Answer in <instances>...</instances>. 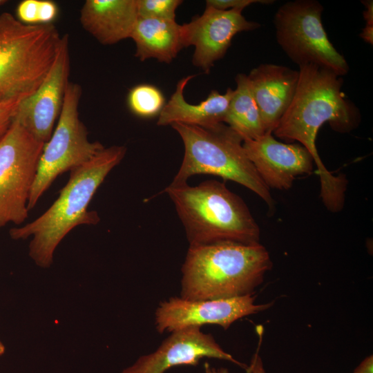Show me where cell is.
<instances>
[{
    "label": "cell",
    "instance_id": "7",
    "mask_svg": "<svg viewBox=\"0 0 373 373\" xmlns=\"http://www.w3.org/2000/svg\"><path fill=\"white\" fill-rule=\"evenodd\" d=\"M81 95V86L69 82L57 124L44 144L39 160L28 198V211L59 175L82 165L104 148L100 142L89 140L87 129L79 119Z\"/></svg>",
    "mask_w": 373,
    "mask_h": 373
},
{
    "label": "cell",
    "instance_id": "3",
    "mask_svg": "<svg viewBox=\"0 0 373 373\" xmlns=\"http://www.w3.org/2000/svg\"><path fill=\"white\" fill-rule=\"evenodd\" d=\"M271 266L270 255L260 242L189 245L181 269L180 297L197 300L254 294Z\"/></svg>",
    "mask_w": 373,
    "mask_h": 373
},
{
    "label": "cell",
    "instance_id": "21",
    "mask_svg": "<svg viewBox=\"0 0 373 373\" xmlns=\"http://www.w3.org/2000/svg\"><path fill=\"white\" fill-rule=\"evenodd\" d=\"M180 0H137L138 17L164 20H175V11Z\"/></svg>",
    "mask_w": 373,
    "mask_h": 373
},
{
    "label": "cell",
    "instance_id": "17",
    "mask_svg": "<svg viewBox=\"0 0 373 373\" xmlns=\"http://www.w3.org/2000/svg\"><path fill=\"white\" fill-rule=\"evenodd\" d=\"M195 75L180 79L169 102L159 114L158 126L182 123L204 128H211L223 123L234 90L228 88L224 94L211 90L207 97L198 104L186 102L184 90Z\"/></svg>",
    "mask_w": 373,
    "mask_h": 373
},
{
    "label": "cell",
    "instance_id": "12",
    "mask_svg": "<svg viewBox=\"0 0 373 373\" xmlns=\"http://www.w3.org/2000/svg\"><path fill=\"white\" fill-rule=\"evenodd\" d=\"M242 10H221L206 6L202 15L182 25L184 48L195 46L192 59L195 66L209 73L214 62L224 56L236 34L260 26L247 20Z\"/></svg>",
    "mask_w": 373,
    "mask_h": 373
},
{
    "label": "cell",
    "instance_id": "18",
    "mask_svg": "<svg viewBox=\"0 0 373 373\" xmlns=\"http://www.w3.org/2000/svg\"><path fill=\"white\" fill-rule=\"evenodd\" d=\"M131 38L141 61L153 58L169 64L184 48L182 25L175 20L138 17Z\"/></svg>",
    "mask_w": 373,
    "mask_h": 373
},
{
    "label": "cell",
    "instance_id": "10",
    "mask_svg": "<svg viewBox=\"0 0 373 373\" xmlns=\"http://www.w3.org/2000/svg\"><path fill=\"white\" fill-rule=\"evenodd\" d=\"M254 294L221 299L191 300L171 297L155 314L157 331L173 332L189 327L217 325L228 329L236 321L264 311L271 303L256 304Z\"/></svg>",
    "mask_w": 373,
    "mask_h": 373
},
{
    "label": "cell",
    "instance_id": "1",
    "mask_svg": "<svg viewBox=\"0 0 373 373\" xmlns=\"http://www.w3.org/2000/svg\"><path fill=\"white\" fill-rule=\"evenodd\" d=\"M298 73L294 97L272 133L285 141H297L307 149L318 169L323 202L328 210L336 212L343 207L347 180L326 169L316 149V136L325 123L337 132L353 130L359 124L360 112L343 92L341 76L313 64L299 66Z\"/></svg>",
    "mask_w": 373,
    "mask_h": 373
},
{
    "label": "cell",
    "instance_id": "9",
    "mask_svg": "<svg viewBox=\"0 0 373 373\" xmlns=\"http://www.w3.org/2000/svg\"><path fill=\"white\" fill-rule=\"evenodd\" d=\"M13 120L0 140V229L8 223L22 224L44 146Z\"/></svg>",
    "mask_w": 373,
    "mask_h": 373
},
{
    "label": "cell",
    "instance_id": "27",
    "mask_svg": "<svg viewBox=\"0 0 373 373\" xmlns=\"http://www.w3.org/2000/svg\"><path fill=\"white\" fill-rule=\"evenodd\" d=\"M247 373H266L260 356L256 352L253 356L250 365L247 366Z\"/></svg>",
    "mask_w": 373,
    "mask_h": 373
},
{
    "label": "cell",
    "instance_id": "8",
    "mask_svg": "<svg viewBox=\"0 0 373 373\" xmlns=\"http://www.w3.org/2000/svg\"><path fill=\"white\" fill-rule=\"evenodd\" d=\"M323 9L316 0L283 4L274 18L276 41L298 66L316 65L342 77L348 73L349 65L327 37L322 22Z\"/></svg>",
    "mask_w": 373,
    "mask_h": 373
},
{
    "label": "cell",
    "instance_id": "29",
    "mask_svg": "<svg viewBox=\"0 0 373 373\" xmlns=\"http://www.w3.org/2000/svg\"><path fill=\"white\" fill-rule=\"evenodd\" d=\"M206 373H228V370L225 368H213L211 367L207 363L205 364Z\"/></svg>",
    "mask_w": 373,
    "mask_h": 373
},
{
    "label": "cell",
    "instance_id": "4",
    "mask_svg": "<svg viewBox=\"0 0 373 373\" xmlns=\"http://www.w3.org/2000/svg\"><path fill=\"white\" fill-rule=\"evenodd\" d=\"M164 192L175 207L189 245L260 242V228L248 207L224 182L210 180L196 186L171 182Z\"/></svg>",
    "mask_w": 373,
    "mask_h": 373
},
{
    "label": "cell",
    "instance_id": "14",
    "mask_svg": "<svg viewBox=\"0 0 373 373\" xmlns=\"http://www.w3.org/2000/svg\"><path fill=\"white\" fill-rule=\"evenodd\" d=\"M243 148L269 189H289L296 177L313 170L314 162L307 149L299 143L280 142L271 131L256 139L243 141Z\"/></svg>",
    "mask_w": 373,
    "mask_h": 373
},
{
    "label": "cell",
    "instance_id": "26",
    "mask_svg": "<svg viewBox=\"0 0 373 373\" xmlns=\"http://www.w3.org/2000/svg\"><path fill=\"white\" fill-rule=\"evenodd\" d=\"M58 14L57 4L49 0H39V23H51Z\"/></svg>",
    "mask_w": 373,
    "mask_h": 373
},
{
    "label": "cell",
    "instance_id": "6",
    "mask_svg": "<svg viewBox=\"0 0 373 373\" xmlns=\"http://www.w3.org/2000/svg\"><path fill=\"white\" fill-rule=\"evenodd\" d=\"M181 137L184 153L172 183L187 182L195 175L219 176L238 183L262 198L271 211L274 202L249 160L242 139L224 123L204 128L182 123L171 124Z\"/></svg>",
    "mask_w": 373,
    "mask_h": 373
},
{
    "label": "cell",
    "instance_id": "28",
    "mask_svg": "<svg viewBox=\"0 0 373 373\" xmlns=\"http://www.w3.org/2000/svg\"><path fill=\"white\" fill-rule=\"evenodd\" d=\"M373 358L372 355L365 358L355 369L354 373H372Z\"/></svg>",
    "mask_w": 373,
    "mask_h": 373
},
{
    "label": "cell",
    "instance_id": "31",
    "mask_svg": "<svg viewBox=\"0 0 373 373\" xmlns=\"http://www.w3.org/2000/svg\"><path fill=\"white\" fill-rule=\"evenodd\" d=\"M6 2V1L0 0V6L5 3Z\"/></svg>",
    "mask_w": 373,
    "mask_h": 373
},
{
    "label": "cell",
    "instance_id": "5",
    "mask_svg": "<svg viewBox=\"0 0 373 373\" xmlns=\"http://www.w3.org/2000/svg\"><path fill=\"white\" fill-rule=\"evenodd\" d=\"M62 40L52 23L26 24L0 15V104L33 94L52 68Z\"/></svg>",
    "mask_w": 373,
    "mask_h": 373
},
{
    "label": "cell",
    "instance_id": "30",
    "mask_svg": "<svg viewBox=\"0 0 373 373\" xmlns=\"http://www.w3.org/2000/svg\"><path fill=\"white\" fill-rule=\"evenodd\" d=\"M5 352V346L0 341V356H2Z\"/></svg>",
    "mask_w": 373,
    "mask_h": 373
},
{
    "label": "cell",
    "instance_id": "19",
    "mask_svg": "<svg viewBox=\"0 0 373 373\" xmlns=\"http://www.w3.org/2000/svg\"><path fill=\"white\" fill-rule=\"evenodd\" d=\"M236 82V88L223 123L235 131L243 141L256 139L266 131L247 75L238 74Z\"/></svg>",
    "mask_w": 373,
    "mask_h": 373
},
{
    "label": "cell",
    "instance_id": "23",
    "mask_svg": "<svg viewBox=\"0 0 373 373\" xmlns=\"http://www.w3.org/2000/svg\"><path fill=\"white\" fill-rule=\"evenodd\" d=\"M272 0H207L206 6L221 10L231 9L244 10L246 7L253 3L271 4Z\"/></svg>",
    "mask_w": 373,
    "mask_h": 373
},
{
    "label": "cell",
    "instance_id": "15",
    "mask_svg": "<svg viewBox=\"0 0 373 373\" xmlns=\"http://www.w3.org/2000/svg\"><path fill=\"white\" fill-rule=\"evenodd\" d=\"M298 76V70L274 64H261L247 75L266 132L273 133L290 105Z\"/></svg>",
    "mask_w": 373,
    "mask_h": 373
},
{
    "label": "cell",
    "instance_id": "11",
    "mask_svg": "<svg viewBox=\"0 0 373 373\" xmlns=\"http://www.w3.org/2000/svg\"><path fill=\"white\" fill-rule=\"evenodd\" d=\"M70 52L68 35H63L55 61L44 82L30 96L19 102L13 120L37 140L46 143L60 115L69 82Z\"/></svg>",
    "mask_w": 373,
    "mask_h": 373
},
{
    "label": "cell",
    "instance_id": "22",
    "mask_svg": "<svg viewBox=\"0 0 373 373\" xmlns=\"http://www.w3.org/2000/svg\"><path fill=\"white\" fill-rule=\"evenodd\" d=\"M39 0H24L19 3L17 8L18 19L26 24L39 23Z\"/></svg>",
    "mask_w": 373,
    "mask_h": 373
},
{
    "label": "cell",
    "instance_id": "2",
    "mask_svg": "<svg viewBox=\"0 0 373 373\" xmlns=\"http://www.w3.org/2000/svg\"><path fill=\"white\" fill-rule=\"evenodd\" d=\"M124 146L104 148L90 160L70 171L66 184L52 204L39 217L19 227L10 229L12 239L32 236L29 255L38 266L49 267L55 249L61 240L78 225L97 224L98 213L88 207L97 189L108 173L124 157Z\"/></svg>",
    "mask_w": 373,
    "mask_h": 373
},
{
    "label": "cell",
    "instance_id": "20",
    "mask_svg": "<svg viewBox=\"0 0 373 373\" xmlns=\"http://www.w3.org/2000/svg\"><path fill=\"white\" fill-rule=\"evenodd\" d=\"M128 104L131 111L136 115L151 117L160 113L165 105V99L161 90L156 86L140 84L130 90Z\"/></svg>",
    "mask_w": 373,
    "mask_h": 373
},
{
    "label": "cell",
    "instance_id": "24",
    "mask_svg": "<svg viewBox=\"0 0 373 373\" xmlns=\"http://www.w3.org/2000/svg\"><path fill=\"white\" fill-rule=\"evenodd\" d=\"M19 101H12L0 104V140L10 127Z\"/></svg>",
    "mask_w": 373,
    "mask_h": 373
},
{
    "label": "cell",
    "instance_id": "13",
    "mask_svg": "<svg viewBox=\"0 0 373 373\" xmlns=\"http://www.w3.org/2000/svg\"><path fill=\"white\" fill-rule=\"evenodd\" d=\"M204 358L232 362L247 367L226 352L212 335L201 332L200 327H189L171 332L153 352L140 356L122 373H165L173 367L197 365Z\"/></svg>",
    "mask_w": 373,
    "mask_h": 373
},
{
    "label": "cell",
    "instance_id": "16",
    "mask_svg": "<svg viewBox=\"0 0 373 373\" xmlns=\"http://www.w3.org/2000/svg\"><path fill=\"white\" fill-rule=\"evenodd\" d=\"M138 17L137 0H87L79 20L99 43L111 45L131 38Z\"/></svg>",
    "mask_w": 373,
    "mask_h": 373
},
{
    "label": "cell",
    "instance_id": "25",
    "mask_svg": "<svg viewBox=\"0 0 373 373\" xmlns=\"http://www.w3.org/2000/svg\"><path fill=\"white\" fill-rule=\"evenodd\" d=\"M365 10L363 12L365 25L360 37L369 44H373V2L372 0L362 1Z\"/></svg>",
    "mask_w": 373,
    "mask_h": 373
}]
</instances>
